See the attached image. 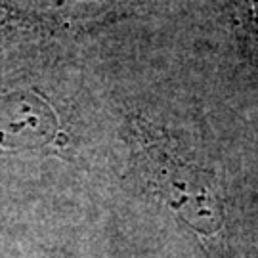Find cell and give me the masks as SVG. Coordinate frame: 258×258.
<instances>
[{"mask_svg": "<svg viewBox=\"0 0 258 258\" xmlns=\"http://www.w3.org/2000/svg\"><path fill=\"white\" fill-rule=\"evenodd\" d=\"M144 174L155 195L176 211L199 235L211 237L224 224V207L209 172L187 165L168 148V142L138 122Z\"/></svg>", "mask_w": 258, "mask_h": 258, "instance_id": "obj_1", "label": "cell"}, {"mask_svg": "<svg viewBox=\"0 0 258 258\" xmlns=\"http://www.w3.org/2000/svg\"><path fill=\"white\" fill-rule=\"evenodd\" d=\"M57 132V119L44 100L29 92L0 98V149H38Z\"/></svg>", "mask_w": 258, "mask_h": 258, "instance_id": "obj_2", "label": "cell"}]
</instances>
